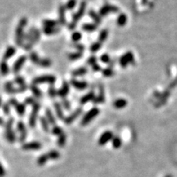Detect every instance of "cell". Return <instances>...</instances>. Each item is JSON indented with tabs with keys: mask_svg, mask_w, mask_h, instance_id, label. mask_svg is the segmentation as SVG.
I'll list each match as a JSON object with an SVG mask.
<instances>
[{
	"mask_svg": "<svg viewBox=\"0 0 177 177\" xmlns=\"http://www.w3.org/2000/svg\"><path fill=\"white\" fill-rule=\"evenodd\" d=\"M16 49L15 47L9 46L7 49H6V51H5L4 54L2 56V60L7 62V60L10 59V58H12V57H13V56L16 54Z\"/></svg>",
	"mask_w": 177,
	"mask_h": 177,
	"instance_id": "ffe728a7",
	"label": "cell"
},
{
	"mask_svg": "<svg viewBox=\"0 0 177 177\" xmlns=\"http://www.w3.org/2000/svg\"><path fill=\"white\" fill-rule=\"evenodd\" d=\"M81 38H82V35H81V33L80 32V31H75V32L72 33V35H71V39H72L74 42H76V43L80 41Z\"/></svg>",
	"mask_w": 177,
	"mask_h": 177,
	"instance_id": "bcb514c9",
	"label": "cell"
},
{
	"mask_svg": "<svg viewBox=\"0 0 177 177\" xmlns=\"http://www.w3.org/2000/svg\"><path fill=\"white\" fill-rule=\"evenodd\" d=\"M76 25H77V23H76V22H74V21H71V23L68 24V29H69L70 30H75L76 27Z\"/></svg>",
	"mask_w": 177,
	"mask_h": 177,
	"instance_id": "6f0895ef",
	"label": "cell"
},
{
	"mask_svg": "<svg viewBox=\"0 0 177 177\" xmlns=\"http://www.w3.org/2000/svg\"><path fill=\"white\" fill-rule=\"evenodd\" d=\"M4 126V121L2 117H0V126Z\"/></svg>",
	"mask_w": 177,
	"mask_h": 177,
	"instance_id": "91938a15",
	"label": "cell"
},
{
	"mask_svg": "<svg viewBox=\"0 0 177 177\" xmlns=\"http://www.w3.org/2000/svg\"><path fill=\"white\" fill-rule=\"evenodd\" d=\"M48 161H49V158H48V156L47 153H44L40 155V156L38 157L37 159V165L39 166H43L46 164V162Z\"/></svg>",
	"mask_w": 177,
	"mask_h": 177,
	"instance_id": "d6a6232c",
	"label": "cell"
},
{
	"mask_svg": "<svg viewBox=\"0 0 177 177\" xmlns=\"http://www.w3.org/2000/svg\"><path fill=\"white\" fill-rule=\"evenodd\" d=\"M70 84H71L74 88H76V90H84L85 89H87L89 85H88L87 82L85 81H79L76 79H71V81H70Z\"/></svg>",
	"mask_w": 177,
	"mask_h": 177,
	"instance_id": "e0dca14e",
	"label": "cell"
},
{
	"mask_svg": "<svg viewBox=\"0 0 177 177\" xmlns=\"http://www.w3.org/2000/svg\"><path fill=\"white\" fill-rule=\"evenodd\" d=\"M70 92V84L67 81H63L62 87L58 90V96L61 99H66Z\"/></svg>",
	"mask_w": 177,
	"mask_h": 177,
	"instance_id": "9a60e30c",
	"label": "cell"
},
{
	"mask_svg": "<svg viewBox=\"0 0 177 177\" xmlns=\"http://www.w3.org/2000/svg\"><path fill=\"white\" fill-rule=\"evenodd\" d=\"M51 133L53 134V135H54L59 136L61 134L63 133V131H62V129L60 126H55L53 127V129L51 130Z\"/></svg>",
	"mask_w": 177,
	"mask_h": 177,
	"instance_id": "7dc6e473",
	"label": "cell"
},
{
	"mask_svg": "<svg viewBox=\"0 0 177 177\" xmlns=\"http://www.w3.org/2000/svg\"><path fill=\"white\" fill-rule=\"evenodd\" d=\"M103 75L104 76H106V77H111V76H113L114 75V71L111 68V67H108V68H105V69L103 70Z\"/></svg>",
	"mask_w": 177,
	"mask_h": 177,
	"instance_id": "c3c4849f",
	"label": "cell"
},
{
	"mask_svg": "<svg viewBox=\"0 0 177 177\" xmlns=\"http://www.w3.org/2000/svg\"><path fill=\"white\" fill-rule=\"evenodd\" d=\"M120 65L122 66V67L123 68H126V67H128V65L131 64V63H133L134 62V55L132 52H127L126 54L122 55L120 58Z\"/></svg>",
	"mask_w": 177,
	"mask_h": 177,
	"instance_id": "30bf717a",
	"label": "cell"
},
{
	"mask_svg": "<svg viewBox=\"0 0 177 177\" xmlns=\"http://www.w3.org/2000/svg\"><path fill=\"white\" fill-rule=\"evenodd\" d=\"M1 105H2V98L0 97V107H1Z\"/></svg>",
	"mask_w": 177,
	"mask_h": 177,
	"instance_id": "94428289",
	"label": "cell"
},
{
	"mask_svg": "<svg viewBox=\"0 0 177 177\" xmlns=\"http://www.w3.org/2000/svg\"><path fill=\"white\" fill-rule=\"evenodd\" d=\"M9 67H8V64L6 61H3L2 60V62H0V73L1 75L3 76H7L9 74Z\"/></svg>",
	"mask_w": 177,
	"mask_h": 177,
	"instance_id": "d4e9b609",
	"label": "cell"
},
{
	"mask_svg": "<svg viewBox=\"0 0 177 177\" xmlns=\"http://www.w3.org/2000/svg\"><path fill=\"white\" fill-rule=\"evenodd\" d=\"M76 0H68L67 2V4L65 5L66 6V8L67 10H72L74 7H76Z\"/></svg>",
	"mask_w": 177,
	"mask_h": 177,
	"instance_id": "f907efd6",
	"label": "cell"
},
{
	"mask_svg": "<svg viewBox=\"0 0 177 177\" xmlns=\"http://www.w3.org/2000/svg\"><path fill=\"white\" fill-rule=\"evenodd\" d=\"M99 95L97 97H95V99L93 100L94 104H100L104 103L105 101V95H104V90L103 85H99Z\"/></svg>",
	"mask_w": 177,
	"mask_h": 177,
	"instance_id": "d6986e66",
	"label": "cell"
},
{
	"mask_svg": "<svg viewBox=\"0 0 177 177\" xmlns=\"http://www.w3.org/2000/svg\"><path fill=\"white\" fill-rule=\"evenodd\" d=\"M51 65H52V61L49 58H40L37 66L43 68H48L51 67Z\"/></svg>",
	"mask_w": 177,
	"mask_h": 177,
	"instance_id": "1f68e13d",
	"label": "cell"
},
{
	"mask_svg": "<svg viewBox=\"0 0 177 177\" xmlns=\"http://www.w3.org/2000/svg\"><path fill=\"white\" fill-rule=\"evenodd\" d=\"M14 81L16 85H18V88H28L26 83H25V79L21 76H16L14 79Z\"/></svg>",
	"mask_w": 177,
	"mask_h": 177,
	"instance_id": "836d02e7",
	"label": "cell"
},
{
	"mask_svg": "<svg viewBox=\"0 0 177 177\" xmlns=\"http://www.w3.org/2000/svg\"><path fill=\"white\" fill-rule=\"evenodd\" d=\"M97 25L94 23H85L82 25V30L87 32H93L97 30Z\"/></svg>",
	"mask_w": 177,
	"mask_h": 177,
	"instance_id": "e575fe53",
	"label": "cell"
},
{
	"mask_svg": "<svg viewBox=\"0 0 177 177\" xmlns=\"http://www.w3.org/2000/svg\"><path fill=\"white\" fill-rule=\"evenodd\" d=\"M113 137H114V135H113V133L112 131H105V132L102 134L101 136L99 137V140H98V144H99V145H100V146H104V145H105L106 144H108L110 140H113Z\"/></svg>",
	"mask_w": 177,
	"mask_h": 177,
	"instance_id": "4fadbf2b",
	"label": "cell"
},
{
	"mask_svg": "<svg viewBox=\"0 0 177 177\" xmlns=\"http://www.w3.org/2000/svg\"><path fill=\"white\" fill-rule=\"evenodd\" d=\"M40 110V104H37L36 106L32 107V111L30 113V118H29V126L30 128H35L36 126L37 118H38V113Z\"/></svg>",
	"mask_w": 177,
	"mask_h": 177,
	"instance_id": "8992f818",
	"label": "cell"
},
{
	"mask_svg": "<svg viewBox=\"0 0 177 177\" xmlns=\"http://www.w3.org/2000/svg\"><path fill=\"white\" fill-rule=\"evenodd\" d=\"M67 134H65L64 132L62 134H61L58 138V141H57V144H58V146L60 148H63L66 145V143H67Z\"/></svg>",
	"mask_w": 177,
	"mask_h": 177,
	"instance_id": "f546056e",
	"label": "cell"
},
{
	"mask_svg": "<svg viewBox=\"0 0 177 177\" xmlns=\"http://www.w3.org/2000/svg\"><path fill=\"white\" fill-rule=\"evenodd\" d=\"M16 129H17L19 135H20L18 139L19 142L23 143L27 138V130H26L25 123L22 121H19L17 122V125H16Z\"/></svg>",
	"mask_w": 177,
	"mask_h": 177,
	"instance_id": "52a82bcc",
	"label": "cell"
},
{
	"mask_svg": "<svg viewBox=\"0 0 177 177\" xmlns=\"http://www.w3.org/2000/svg\"><path fill=\"white\" fill-rule=\"evenodd\" d=\"M86 7H87V3H86V2H85V1L81 2L78 11H77L76 13H74L73 16H72V21L77 23V22L82 18V16H84V14H85V10H86Z\"/></svg>",
	"mask_w": 177,
	"mask_h": 177,
	"instance_id": "8fae6325",
	"label": "cell"
},
{
	"mask_svg": "<svg viewBox=\"0 0 177 177\" xmlns=\"http://www.w3.org/2000/svg\"><path fill=\"white\" fill-rule=\"evenodd\" d=\"M89 15H90V17H91L97 24H100L102 22L101 16H100L99 13H97L96 12H95L94 10H90V12H89Z\"/></svg>",
	"mask_w": 177,
	"mask_h": 177,
	"instance_id": "8d00e7d4",
	"label": "cell"
},
{
	"mask_svg": "<svg viewBox=\"0 0 177 177\" xmlns=\"http://www.w3.org/2000/svg\"><path fill=\"white\" fill-rule=\"evenodd\" d=\"M29 58H30V62H33L34 64L35 65H38L39 63V60H40V58H39V56L38 55V53L35 51H33V52H30V55H29Z\"/></svg>",
	"mask_w": 177,
	"mask_h": 177,
	"instance_id": "f35d334b",
	"label": "cell"
},
{
	"mask_svg": "<svg viewBox=\"0 0 177 177\" xmlns=\"http://www.w3.org/2000/svg\"><path fill=\"white\" fill-rule=\"evenodd\" d=\"M100 60H101L103 62H104V63H109V62H111L110 56L107 54V53H104V54H103V55L101 56Z\"/></svg>",
	"mask_w": 177,
	"mask_h": 177,
	"instance_id": "f5cc1de1",
	"label": "cell"
},
{
	"mask_svg": "<svg viewBox=\"0 0 177 177\" xmlns=\"http://www.w3.org/2000/svg\"><path fill=\"white\" fill-rule=\"evenodd\" d=\"M66 6L60 4L58 7V23L61 25H66L67 24V17H66Z\"/></svg>",
	"mask_w": 177,
	"mask_h": 177,
	"instance_id": "5bb4252c",
	"label": "cell"
},
{
	"mask_svg": "<svg viewBox=\"0 0 177 177\" xmlns=\"http://www.w3.org/2000/svg\"><path fill=\"white\" fill-rule=\"evenodd\" d=\"M26 60H27V58H26V56L25 55L21 56V57H19V58L16 59V61L14 62L13 66H12V70L13 74L16 75V74H18L19 72H20L21 68L23 67L25 62H26Z\"/></svg>",
	"mask_w": 177,
	"mask_h": 177,
	"instance_id": "9c48e42d",
	"label": "cell"
},
{
	"mask_svg": "<svg viewBox=\"0 0 177 177\" xmlns=\"http://www.w3.org/2000/svg\"><path fill=\"white\" fill-rule=\"evenodd\" d=\"M56 82V77L53 75H44V76H37L35 79L32 80L33 85H38L39 84H49V85H53Z\"/></svg>",
	"mask_w": 177,
	"mask_h": 177,
	"instance_id": "277c9868",
	"label": "cell"
},
{
	"mask_svg": "<svg viewBox=\"0 0 177 177\" xmlns=\"http://www.w3.org/2000/svg\"><path fill=\"white\" fill-rule=\"evenodd\" d=\"M92 69L94 71H100L102 70V68H101V67H100V66H99V65L97 63V64H95V65H94V66H93Z\"/></svg>",
	"mask_w": 177,
	"mask_h": 177,
	"instance_id": "680465c9",
	"label": "cell"
},
{
	"mask_svg": "<svg viewBox=\"0 0 177 177\" xmlns=\"http://www.w3.org/2000/svg\"><path fill=\"white\" fill-rule=\"evenodd\" d=\"M72 46L76 48V49H77L78 52H81V53H83L84 50H85V46H84L83 44H79V43H75V44H73Z\"/></svg>",
	"mask_w": 177,
	"mask_h": 177,
	"instance_id": "db71d44e",
	"label": "cell"
},
{
	"mask_svg": "<svg viewBox=\"0 0 177 177\" xmlns=\"http://www.w3.org/2000/svg\"><path fill=\"white\" fill-rule=\"evenodd\" d=\"M99 113H100V110H99V108H92L90 109L87 113H85V116L83 117L82 120H81V124L82 126H87L89 123H90L91 121L95 119L96 117L97 116L99 115Z\"/></svg>",
	"mask_w": 177,
	"mask_h": 177,
	"instance_id": "3957f363",
	"label": "cell"
},
{
	"mask_svg": "<svg viewBox=\"0 0 177 177\" xmlns=\"http://www.w3.org/2000/svg\"><path fill=\"white\" fill-rule=\"evenodd\" d=\"M47 154H48L49 160H58V159H59L60 156H61L60 153L55 149L50 150L49 152L47 153Z\"/></svg>",
	"mask_w": 177,
	"mask_h": 177,
	"instance_id": "74e56055",
	"label": "cell"
},
{
	"mask_svg": "<svg viewBox=\"0 0 177 177\" xmlns=\"http://www.w3.org/2000/svg\"><path fill=\"white\" fill-rule=\"evenodd\" d=\"M166 177H172V176H171V175H166Z\"/></svg>",
	"mask_w": 177,
	"mask_h": 177,
	"instance_id": "6125c7cd",
	"label": "cell"
},
{
	"mask_svg": "<svg viewBox=\"0 0 177 177\" xmlns=\"http://www.w3.org/2000/svg\"><path fill=\"white\" fill-rule=\"evenodd\" d=\"M112 141H113V147L114 148L117 149V148H121L122 142L119 136H114Z\"/></svg>",
	"mask_w": 177,
	"mask_h": 177,
	"instance_id": "7bdbcfd3",
	"label": "cell"
},
{
	"mask_svg": "<svg viewBox=\"0 0 177 177\" xmlns=\"http://www.w3.org/2000/svg\"><path fill=\"white\" fill-rule=\"evenodd\" d=\"M48 96L50 97L51 99H55L56 97L58 96V90H56V88L54 87L53 85H50L48 87Z\"/></svg>",
	"mask_w": 177,
	"mask_h": 177,
	"instance_id": "60d3db41",
	"label": "cell"
},
{
	"mask_svg": "<svg viewBox=\"0 0 177 177\" xmlns=\"http://www.w3.org/2000/svg\"><path fill=\"white\" fill-rule=\"evenodd\" d=\"M42 148V144L39 142L37 141H32V142L25 143L21 146V148L25 151H29V150H39Z\"/></svg>",
	"mask_w": 177,
	"mask_h": 177,
	"instance_id": "2e32d148",
	"label": "cell"
},
{
	"mask_svg": "<svg viewBox=\"0 0 177 177\" xmlns=\"http://www.w3.org/2000/svg\"><path fill=\"white\" fill-rule=\"evenodd\" d=\"M62 107L66 109V110L69 111L71 109V103L68 99L66 98V99H62Z\"/></svg>",
	"mask_w": 177,
	"mask_h": 177,
	"instance_id": "681fc988",
	"label": "cell"
},
{
	"mask_svg": "<svg viewBox=\"0 0 177 177\" xmlns=\"http://www.w3.org/2000/svg\"><path fill=\"white\" fill-rule=\"evenodd\" d=\"M39 121H40V124H41V126L44 130V132L48 133L50 131V128H49V123H48V120L46 119V117H39Z\"/></svg>",
	"mask_w": 177,
	"mask_h": 177,
	"instance_id": "4dcf8cb0",
	"label": "cell"
},
{
	"mask_svg": "<svg viewBox=\"0 0 177 177\" xmlns=\"http://www.w3.org/2000/svg\"><path fill=\"white\" fill-rule=\"evenodd\" d=\"M2 112L4 113V115H10L11 109H10V104L8 103H5V104H2Z\"/></svg>",
	"mask_w": 177,
	"mask_h": 177,
	"instance_id": "816d5d0a",
	"label": "cell"
},
{
	"mask_svg": "<svg viewBox=\"0 0 177 177\" xmlns=\"http://www.w3.org/2000/svg\"><path fill=\"white\" fill-rule=\"evenodd\" d=\"M95 98V94L94 92V90H90V92L86 94L85 95L81 97V99H80V104L81 105H84V104H87L90 101H93Z\"/></svg>",
	"mask_w": 177,
	"mask_h": 177,
	"instance_id": "ac0fdd59",
	"label": "cell"
},
{
	"mask_svg": "<svg viewBox=\"0 0 177 177\" xmlns=\"http://www.w3.org/2000/svg\"><path fill=\"white\" fill-rule=\"evenodd\" d=\"M28 24V19L26 17H22L20 19L18 22V25L16 26V35H15V42L16 44L18 47L22 48L24 45V36H25V33H24V29L27 25Z\"/></svg>",
	"mask_w": 177,
	"mask_h": 177,
	"instance_id": "6da1fadb",
	"label": "cell"
},
{
	"mask_svg": "<svg viewBox=\"0 0 177 177\" xmlns=\"http://www.w3.org/2000/svg\"><path fill=\"white\" fill-rule=\"evenodd\" d=\"M14 123V118L10 117L4 125L5 126V137L10 144H13L16 141V134L12 130V126Z\"/></svg>",
	"mask_w": 177,
	"mask_h": 177,
	"instance_id": "7a4b0ae2",
	"label": "cell"
},
{
	"mask_svg": "<svg viewBox=\"0 0 177 177\" xmlns=\"http://www.w3.org/2000/svg\"><path fill=\"white\" fill-rule=\"evenodd\" d=\"M6 175V171H5L4 167L2 166V163L0 162V177H4Z\"/></svg>",
	"mask_w": 177,
	"mask_h": 177,
	"instance_id": "9f6ffc18",
	"label": "cell"
},
{
	"mask_svg": "<svg viewBox=\"0 0 177 177\" xmlns=\"http://www.w3.org/2000/svg\"><path fill=\"white\" fill-rule=\"evenodd\" d=\"M8 104H10V106L13 107L15 109H16V113L18 114L20 117H22V116L25 114V104H21V103H19L16 99L14 98H11V99L8 100Z\"/></svg>",
	"mask_w": 177,
	"mask_h": 177,
	"instance_id": "5b68a950",
	"label": "cell"
},
{
	"mask_svg": "<svg viewBox=\"0 0 177 177\" xmlns=\"http://www.w3.org/2000/svg\"><path fill=\"white\" fill-rule=\"evenodd\" d=\"M42 31H43L44 35H53L59 33L61 31V29L58 26V27H43Z\"/></svg>",
	"mask_w": 177,
	"mask_h": 177,
	"instance_id": "cb8c5ba5",
	"label": "cell"
},
{
	"mask_svg": "<svg viewBox=\"0 0 177 177\" xmlns=\"http://www.w3.org/2000/svg\"><path fill=\"white\" fill-rule=\"evenodd\" d=\"M101 48H102V43L97 41L95 42L94 44H91V46H90V51H91L92 53H96V52H98L99 50H100Z\"/></svg>",
	"mask_w": 177,
	"mask_h": 177,
	"instance_id": "ee69618b",
	"label": "cell"
},
{
	"mask_svg": "<svg viewBox=\"0 0 177 177\" xmlns=\"http://www.w3.org/2000/svg\"><path fill=\"white\" fill-rule=\"evenodd\" d=\"M108 30L107 29H104V30H102L99 33V40L98 41L100 42V43H103V42L106 41V39H108Z\"/></svg>",
	"mask_w": 177,
	"mask_h": 177,
	"instance_id": "b9f144b4",
	"label": "cell"
},
{
	"mask_svg": "<svg viewBox=\"0 0 177 177\" xmlns=\"http://www.w3.org/2000/svg\"><path fill=\"white\" fill-rule=\"evenodd\" d=\"M45 116H46V119L48 120V123L53 126H57V122H56V118L54 117V115L53 114V112L51 111L50 108H46L45 109Z\"/></svg>",
	"mask_w": 177,
	"mask_h": 177,
	"instance_id": "44dd1931",
	"label": "cell"
},
{
	"mask_svg": "<svg viewBox=\"0 0 177 177\" xmlns=\"http://www.w3.org/2000/svg\"><path fill=\"white\" fill-rule=\"evenodd\" d=\"M117 23L120 26H123L126 24L127 23V16L126 14L122 13L120 14L119 16L117 17Z\"/></svg>",
	"mask_w": 177,
	"mask_h": 177,
	"instance_id": "ab89813d",
	"label": "cell"
},
{
	"mask_svg": "<svg viewBox=\"0 0 177 177\" xmlns=\"http://www.w3.org/2000/svg\"><path fill=\"white\" fill-rule=\"evenodd\" d=\"M88 69L87 67H80V68H77V69L74 70V71H71V76H74V77H77V76H82L85 74H87Z\"/></svg>",
	"mask_w": 177,
	"mask_h": 177,
	"instance_id": "484cf974",
	"label": "cell"
},
{
	"mask_svg": "<svg viewBox=\"0 0 177 177\" xmlns=\"http://www.w3.org/2000/svg\"><path fill=\"white\" fill-rule=\"evenodd\" d=\"M30 91L32 92L33 95L36 98V99H41L42 96H43V94H42L41 90H39V88L35 85H30Z\"/></svg>",
	"mask_w": 177,
	"mask_h": 177,
	"instance_id": "4316f807",
	"label": "cell"
},
{
	"mask_svg": "<svg viewBox=\"0 0 177 177\" xmlns=\"http://www.w3.org/2000/svg\"><path fill=\"white\" fill-rule=\"evenodd\" d=\"M127 101L124 99H118L115 100V102L113 103V106L117 109H122L127 106Z\"/></svg>",
	"mask_w": 177,
	"mask_h": 177,
	"instance_id": "83f0119b",
	"label": "cell"
},
{
	"mask_svg": "<svg viewBox=\"0 0 177 177\" xmlns=\"http://www.w3.org/2000/svg\"><path fill=\"white\" fill-rule=\"evenodd\" d=\"M87 63L90 65V66L93 67L94 65L97 64V58L95 56H91V57H90L89 59H88Z\"/></svg>",
	"mask_w": 177,
	"mask_h": 177,
	"instance_id": "11a10c76",
	"label": "cell"
},
{
	"mask_svg": "<svg viewBox=\"0 0 177 177\" xmlns=\"http://www.w3.org/2000/svg\"><path fill=\"white\" fill-rule=\"evenodd\" d=\"M53 107H54V109H55L56 115L58 117V118L59 120H64V113H63V111H62V104L58 103V102H54L53 104Z\"/></svg>",
	"mask_w": 177,
	"mask_h": 177,
	"instance_id": "7402d4cb",
	"label": "cell"
},
{
	"mask_svg": "<svg viewBox=\"0 0 177 177\" xmlns=\"http://www.w3.org/2000/svg\"><path fill=\"white\" fill-rule=\"evenodd\" d=\"M58 21L52 19H44L43 21V27H58Z\"/></svg>",
	"mask_w": 177,
	"mask_h": 177,
	"instance_id": "f1b7e54d",
	"label": "cell"
},
{
	"mask_svg": "<svg viewBox=\"0 0 177 177\" xmlns=\"http://www.w3.org/2000/svg\"><path fill=\"white\" fill-rule=\"evenodd\" d=\"M4 90L6 93L9 95H16L17 94V89L13 86V83L12 81H7L4 85Z\"/></svg>",
	"mask_w": 177,
	"mask_h": 177,
	"instance_id": "603a6c76",
	"label": "cell"
},
{
	"mask_svg": "<svg viewBox=\"0 0 177 177\" xmlns=\"http://www.w3.org/2000/svg\"><path fill=\"white\" fill-rule=\"evenodd\" d=\"M25 104H27V105H30L31 107L36 106L37 104H39V103L37 102V100L32 97H28L25 99Z\"/></svg>",
	"mask_w": 177,
	"mask_h": 177,
	"instance_id": "f6af8a7d",
	"label": "cell"
},
{
	"mask_svg": "<svg viewBox=\"0 0 177 177\" xmlns=\"http://www.w3.org/2000/svg\"><path fill=\"white\" fill-rule=\"evenodd\" d=\"M83 56V53L81 52H75V53H70L67 54V58L70 61H77L80 58H82Z\"/></svg>",
	"mask_w": 177,
	"mask_h": 177,
	"instance_id": "d590c367",
	"label": "cell"
},
{
	"mask_svg": "<svg viewBox=\"0 0 177 177\" xmlns=\"http://www.w3.org/2000/svg\"><path fill=\"white\" fill-rule=\"evenodd\" d=\"M83 112L82 108H76V110L72 112V113H71L68 117L64 119V122L66 125H71V123H73L75 121H76L77 118L81 115V113Z\"/></svg>",
	"mask_w": 177,
	"mask_h": 177,
	"instance_id": "7c38bea8",
	"label": "cell"
},
{
	"mask_svg": "<svg viewBox=\"0 0 177 177\" xmlns=\"http://www.w3.org/2000/svg\"><path fill=\"white\" fill-rule=\"evenodd\" d=\"M119 12V8L117 6L110 4L104 5L103 7L99 9V15L101 16H105L109 13H116Z\"/></svg>",
	"mask_w": 177,
	"mask_h": 177,
	"instance_id": "ba28073f",
	"label": "cell"
}]
</instances>
